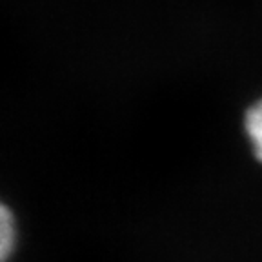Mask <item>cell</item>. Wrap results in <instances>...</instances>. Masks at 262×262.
I'll return each mask as SVG.
<instances>
[{
	"label": "cell",
	"mask_w": 262,
	"mask_h": 262,
	"mask_svg": "<svg viewBox=\"0 0 262 262\" xmlns=\"http://www.w3.org/2000/svg\"><path fill=\"white\" fill-rule=\"evenodd\" d=\"M242 131L250 144L253 159L262 164V97L246 107L242 117Z\"/></svg>",
	"instance_id": "6da1fadb"
},
{
	"label": "cell",
	"mask_w": 262,
	"mask_h": 262,
	"mask_svg": "<svg viewBox=\"0 0 262 262\" xmlns=\"http://www.w3.org/2000/svg\"><path fill=\"white\" fill-rule=\"evenodd\" d=\"M16 241V229L13 213L0 202V262H6L13 253Z\"/></svg>",
	"instance_id": "7a4b0ae2"
}]
</instances>
